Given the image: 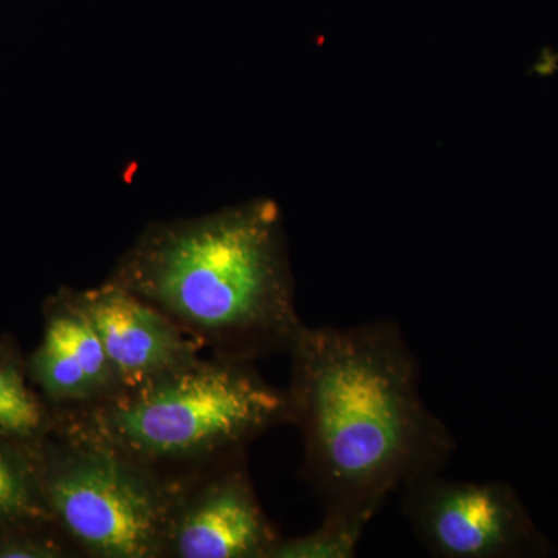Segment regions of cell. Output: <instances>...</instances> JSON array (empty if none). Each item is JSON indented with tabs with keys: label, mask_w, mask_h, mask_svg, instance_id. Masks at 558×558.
Instances as JSON below:
<instances>
[{
	"label": "cell",
	"mask_w": 558,
	"mask_h": 558,
	"mask_svg": "<svg viewBox=\"0 0 558 558\" xmlns=\"http://www.w3.org/2000/svg\"><path fill=\"white\" fill-rule=\"evenodd\" d=\"M51 520L86 558H165L179 490L108 440L57 421L39 450Z\"/></svg>",
	"instance_id": "4"
},
{
	"label": "cell",
	"mask_w": 558,
	"mask_h": 558,
	"mask_svg": "<svg viewBox=\"0 0 558 558\" xmlns=\"http://www.w3.org/2000/svg\"><path fill=\"white\" fill-rule=\"evenodd\" d=\"M289 355V425L303 436L304 478L323 517L368 526L389 495L449 464L457 442L422 398L396 323L304 326Z\"/></svg>",
	"instance_id": "1"
},
{
	"label": "cell",
	"mask_w": 558,
	"mask_h": 558,
	"mask_svg": "<svg viewBox=\"0 0 558 558\" xmlns=\"http://www.w3.org/2000/svg\"><path fill=\"white\" fill-rule=\"evenodd\" d=\"M0 515L50 517L40 488L39 451L5 435H0Z\"/></svg>",
	"instance_id": "10"
},
{
	"label": "cell",
	"mask_w": 558,
	"mask_h": 558,
	"mask_svg": "<svg viewBox=\"0 0 558 558\" xmlns=\"http://www.w3.org/2000/svg\"><path fill=\"white\" fill-rule=\"evenodd\" d=\"M57 416L28 374L27 354L10 333L0 336V435L40 450Z\"/></svg>",
	"instance_id": "9"
},
{
	"label": "cell",
	"mask_w": 558,
	"mask_h": 558,
	"mask_svg": "<svg viewBox=\"0 0 558 558\" xmlns=\"http://www.w3.org/2000/svg\"><path fill=\"white\" fill-rule=\"evenodd\" d=\"M106 279L231 362L289 354L306 326L270 201L149 223Z\"/></svg>",
	"instance_id": "2"
},
{
	"label": "cell",
	"mask_w": 558,
	"mask_h": 558,
	"mask_svg": "<svg viewBox=\"0 0 558 558\" xmlns=\"http://www.w3.org/2000/svg\"><path fill=\"white\" fill-rule=\"evenodd\" d=\"M366 524L343 517H323L322 526L301 537L281 538L269 558H351L357 556Z\"/></svg>",
	"instance_id": "12"
},
{
	"label": "cell",
	"mask_w": 558,
	"mask_h": 558,
	"mask_svg": "<svg viewBox=\"0 0 558 558\" xmlns=\"http://www.w3.org/2000/svg\"><path fill=\"white\" fill-rule=\"evenodd\" d=\"M279 539L245 457L180 488L165 558H269Z\"/></svg>",
	"instance_id": "6"
},
{
	"label": "cell",
	"mask_w": 558,
	"mask_h": 558,
	"mask_svg": "<svg viewBox=\"0 0 558 558\" xmlns=\"http://www.w3.org/2000/svg\"><path fill=\"white\" fill-rule=\"evenodd\" d=\"M0 558H81L50 517L0 515Z\"/></svg>",
	"instance_id": "11"
},
{
	"label": "cell",
	"mask_w": 558,
	"mask_h": 558,
	"mask_svg": "<svg viewBox=\"0 0 558 558\" xmlns=\"http://www.w3.org/2000/svg\"><path fill=\"white\" fill-rule=\"evenodd\" d=\"M57 421L120 447L180 490L248 457L256 439L289 425V407L255 363L211 355Z\"/></svg>",
	"instance_id": "3"
},
{
	"label": "cell",
	"mask_w": 558,
	"mask_h": 558,
	"mask_svg": "<svg viewBox=\"0 0 558 558\" xmlns=\"http://www.w3.org/2000/svg\"><path fill=\"white\" fill-rule=\"evenodd\" d=\"M28 374L54 416L95 409L123 391L80 289L61 288L43 304V336Z\"/></svg>",
	"instance_id": "7"
},
{
	"label": "cell",
	"mask_w": 558,
	"mask_h": 558,
	"mask_svg": "<svg viewBox=\"0 0 558 558\" xmlns=\"http://www.w3.org/2000/svg\"><path fill=\"white\" fill-rule=\"evenodd\" d=\"M402 510L429 556L513 558L545 553V538L515 488L498 481H453L442 472L403 486Z\"/></svg>",
	"instance_id": "5"
},
{
	"label": "cell",
	"mask_w": 558,
	"mask_h": 558,
	"mask_svg": "<svg viewBox=\"0 0 558 558\" xmlns=\"http://www.w3.org/2000/svg\"><path fill=\"white\" fill-rule=\"evenodd\" d=\"M80 296L123 391L201 359L196 341L130 290L106 279L97 288L80 289Z\"/></svg>",
	"instance_id": "8"
}]
</instances>
